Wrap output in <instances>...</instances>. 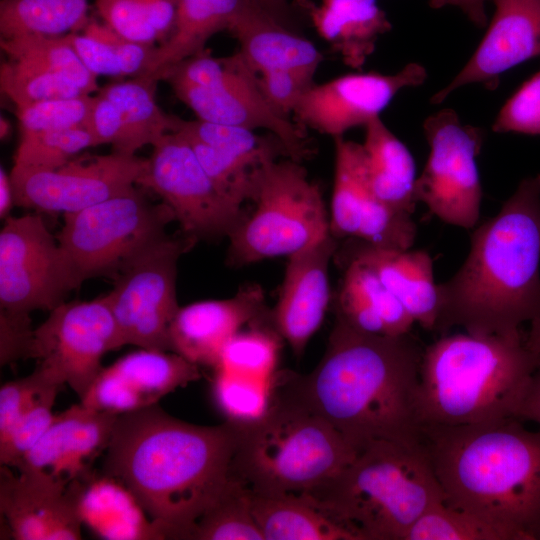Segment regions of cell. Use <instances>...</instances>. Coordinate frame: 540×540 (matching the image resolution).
<instances>
[{"mask_svg": "<svg viewBox=\"0 0 540 540\" xmlns=\"http://www.w3.org/2000/svg\"><path fill=\"white\" fill-rule=\"evenodd\" d=\"M330 232L289 256L280 295L269 312L272 328L301 356L319 329L330 301L329 264L339 248Z\"/></svg>", "mask_w": 540, "mask_h": 540, "instance_id": "22", "label": "cell"}, {"mask_svg": "<svg viewBox=\"0 0 540 540\" xmlns=\"http://www.w3.org/2000/svg\"><path fill=\"white\" fill-rule=\"evenodd\" d=\"M79 509L87 523L107 539H165L157 523L144 516L145 511L133 495L118 481L103 474L82 481Z\"/></svg>", "mask_w": 540, "mask_h": 540, "instance_id": "31", "label": "cell"}, {"mask_svg": "<svg viewBox=\"0 0 540 540\" xmlns=\"http://www.w3.org/2000/svg\"><path fill=\"white\" fill-rule=\"evenodd\" d=\"M87 128L97 145L110 144L113 151L133 155L139 150L118 107L106 96H94Z\"/></svg>", "mask_w": 540, "mask_h": 540, "instance_id": "49", "label": "cell"}, {"mask_svg": "<svg viewBox=\"0 0 540 540\" xmlns=\"http://www.w3.org/2000/svg\"><path fill=\"white\" fill-rule=\"evenodd\" d=\"M515 418L533 422L540 428V364L531 376Z\"/></svg>", "mask_w": 540, "mask_h": 540, "instance_id": "53", "label": "cell"}, {"mask_svg": "<svg viewBox=\"0 0 540 540\" xmlns=\"http://www.w3.org/2000/svg\"><path fill=\"white\" fill-rule=\"evenodd\" d=\"M33 332L29 314L0 310L1 365L30 359Z\"/></svg>", "mask_w": 540, "mask_h": 540, "instance_id": "51", "label": "cell"}, {"mask_svg": "<svg viewBox=\"0 0 540 540\" xmlns=\"http://www.w3.org/2000/svg\"><path fill=\"white\" fill-rule=\"evenodd\" d=\"M339 260L356 259L369 266L422 328L434 331L439 314L433 260L425 250L380 248L348 238Z\"/></svg>", "mask_w": 540, "mask_h": 540, "instance_id": "25", "label": "cell"}, {"mask_svg": "<svg viewBox=\"0 0 540 540\" xmlns=\"http://www.w3.org/2000/svg\"><path fill=\"white\" fill-rule=\"evenodd\" d=\"M184 137L200 141L224 153L261 166L279 154L283 147L258 136L254 130L240 126L212 123L201 119L181 121L178 131Z\"/></svg>", "mask_w": 540, "mask_h": 540, "instance_id": "41", "label": "cell"}, {"mask_svg": "<svg viewBox=\"0 0 540 540\" xmlns=\"http://www.w3.org/2000/svg\"><path fill=\"white\" fill-rule=\"evenodd\" d=\"M0 46L8 59L26 62L56 73L73 82L86 94L98 92L100 89L97 76L82 63L65 35L0 38Z\"/></svg>", "mask_w": 540, "mask_h": 540, "instance_id": "36", "label": "cell"}, {"mask_svg": "<svg viewBox=\"0 0 540 540\" xmlns=\"http://www.w3.org/2000/svg\"><path fill=\"white\" fill-rule=\"evenodd\" d=\"M229 31L239 42V54L257 75L271 70L316 73L323 55L310 40L296 34L250 0Z\"/></svg>", "mask_w": 540, "mask_h": 540, "instance_id": "26", "label": "cell"}, {"mask_svg": "<svg viewBox=\"0 0 540 540\" xmlns=\"http://www.w3.org/2000/svg\"><path fill=\"white\" fill-rule=\"evenodd\" d=\"M117 417L81 402L54 414L47 430L16 469L66 486L91 477L92 465L107 449Z\"/></svg>", "mask_w": 540, "mask_h": 540, "instance_id": "21", "label": "cell"}, {"mask_svg": "<svg viewBox=\"0 0 540 540\" xmlns=\"http://www.w3.org/2000/svg\"><path fill=\"white\" fill-rule=\"evenodd\" d=\"M423 129L430 153L416 179L417 202L444 223L474 228L482 200L476 157L483 145V130L463 124L450 108L429 116Z\"/></svg>", "mask_w": 540, "mask_h": 540, "instance_id": "13", "label": "cell"}, {"mask_svg": "<svg viewBox=\"0 0 540 540\" xmlns=\"http://www.w3.org/2000/svg\"><path fill=\"white\" fill-rule=\"evenodd\" d=\"M123 345L104 296L64 302L33 332L30 359L50 371L79 397L86 396L102 370V358Z\"/></svg>", "mask_w": 540, "mask_h": 540, "instance_id": "15", "label": "cell"}, {"mask_svg": "<svg viewBox=\"0 0 540 540\" xmlns=\"http://www.w3.org/2000/svg\"><path fill=\"white\" fill-rule=\"evenodd\" d=\"M250 0H177L170 36L154 49L143 76L158 81L170 68L205 50L207 41L229 30Z\"/></svg>", "mask_w": 540, "mask_h": 540, "instance_id": "29", "label": "cell"}, {"mask_svg": "<svg viewBox=\"0 0 540 540\" xmlns=\"http://www.w3.org/2000/svg\"><path fill=\"white\" fill-rule=\"evenodd\" d=\"M198 119L251 130L265 129L297 161L309 155L304 135L266 100L258 76L239 52L224 58L206 50L180 62L161 77Z\"/></svg>", "mask_w": 540, "mask_h": 540, "instance_id": "9", "label": "cell"}, {"mask_svg": "<svg viewBox=\"0 0 540 540\" xmlns=\"http://www.w3.org/2000/svg\"><path fill=\"white\" fill-rule=\"evenodd\" d=\"M251 508L264 540H356L300 494L251 492Z\"/></svg>", "mask_w": 540, "mask_h": 540, "instance_id": "32", "label": "cell"}, {"mask_svg": "<svg viewBox=\"0 0 540 540\" xmlns=\"http://www.w3.org/2000/svg\"><path fill=\"white\" fill-rule=\"evenodd\" d=\"M197 240L183 232L165 233L118 271L105 295L123 345L171 351L169 328L180 306L176 297L177 263Z\"/></svg>", "mask_w": 540, "mask_h": 540, "instance_id": "11", "label": "cell"}, {"mask_svg": "<svg viewBox=\"0 0 540 540\" xmlns=\"http://www.w3.org/2000/svg\"><path fill=\"white\" fill-rule=\"evenodd\" d=\"M357 453L329 422L272 386L266 412L238 424L230 473L255 494H302L334 477Z\"/></svg>", "mask_w": 540, "mask_h": 540, "instance_id": "7", "label": "cell"}, {"mask_svg": "<svg viewBox=\"0 0 540 540\" xmlns=\"http://www.w3.org/2000/svg\"><path fill=\"white\" fill-rule=\"evenodd\" d=\"M94 146L97 142L87 127L20 135L12 168L53 170Z\"/></svg>", "mask_w": 540, "mask_h": 540, "instance_id": "39", "label": "cell"}, {"mask_svg": "<svg viewBox=\"0 0 540 540\" xmlns=\"http://www.w3.org/2000/svg\"><path fill=\"white\" fill-rule=\"evenodd\" d=\"M438 292L434 331L442 334L454 326L477 336L513 334L540 318V174L522 180L474 230L465 262Z\"/></svg>", "mask_w": 540, "mask_h": 540, "instance_id": "3", "label": "cell"}, {"mask_svg": "<svg viewBox=\"0 0 540 540\" xmlns=\"http://www.w3.org/2000/svg\"><path fill=\"white\" fill-rule=\"evenodd\" d=\"M158 80L138 76L99 89L120 110L138 149L154 145L163 136L177 132L182 119L165 113L155 100Z\"/></svg>", "mask_w": 540, "mask_h": 540, "instance_id": "35", "label": "cell"}, {"mask_svg": "<svg viewBox=\"0 0 540 540\" xmlns=\"http://www.w3.org/2000/svg\"><path fill=\"white\" fill-rule=\"evenodd\" d=\"M65 37L96 76H142L156 47L127 40L95 20H89L82 33L73 32Z\"/></svg>", "mask_w": 540, "mask_h": 540, "instance_id": "33", "label": "cell"}, {"mask_svg": "<svg viewBox=\"0 0 540 540\" xmlns=\"http://www.w3.org/2000/svg\"><path fill=\"white\" fill-rule=\"evenodd\" d=\"M212 393L226 420L245 424L260 418L271 400L272 380L214 369Z\"/></svg>", "mask_w": 540, "mask_h": 540, "instance_id": "42", "label": "cell"}, {"mask_svg": "<svg viewBox=\"0 0 540 540\" xmlns=\"http://www.w3.org/2000/svg\"><path fill=\"white\" fill-rule=\"evenodd\" d=\"M426 69L409 63L395 74L351 73L314 84L302 96L293 114L302 126L333 138L366 126L402 89L423 84Z\"/></svg>", "mask_w": 540, "mask_h": 540, "instance_id": "18", "label": "cell"}, {"mask_svg": "<svg viewBox=\"0 0 540 540\" xmlns=\"http://www.w3.org/2000/svg\"><path fill=\"white\" fill-rule=\"evenodd\" d=\"M255 209L228 236L227 262L241 267L291 256L330 232L322 193L300 161L270 159L255 172Z\"/></svg>", "mask_w": 540, "mask_h": 540, "instance_id": "8", "label": "cell"}, {"mask_svg": "<svg viewBox=\"0 0 540 540\" xmlns=\"http://www.w3.org/2000/svg\"><path fill=\"white\" fill-rule=\"evenodd\" d=\"M88 0H1V38L23 35L59 37L83 30Z\"/></svg>", "mask_w": 540, "mask_h": 540, "instance_id": "34", "label": "cell"}, {"mask_svg": "<svg viewBox=\"0 0 540 540\" xmlns=\"http://www.w3.org/2000/svg\"><path fill=\"white\" fill-rule=\"evenodd\" d=\"M314 74L297 70H271L258 76L266 100L279 113L288 117L306 91L313 86Z\"/></svg>", "mask_w": 540, "mask_h": 540, "instance_id": "50", "label": "cell"}, {"mask_svg": "<svg viewBox=\"0 0 540 540\" xmlns=\"http://www.w3.org/2000/svg\"><path fill=\"white\" fill-rule=\"evenodd\" d=\"M192 540H264L251 508V490L230 479L219 499L197 520Z\"/></svg>", "mask_w": 540, "mask_h": 540, "instance_id": "37", "label": "cell"}, {"mask_svg": "<svg viewBox=\"0 0 540 540\" xmlns=\"http://www.w3.org/2000/svg\"><path fill=\"white\" fill-rule=\"evenodd\" d=\"M280 336L268 324L238 332L225 345L214 369L272 380L276 373Z\"/></svg>", "mask_w": 540, "mask_h": 540, "instance_id": "38", "label": "cell"}, {"mask_svg": "<svg viewBox=\"0 0 540 540\" xmlns=\"http://www.w3.org/2000/svg\"><path fill=\"white\" fill-rule=\"evenodd\" d=\"M364 128L362 145L372 192L389 207L413 214L417 203L413 156L380 117L371 120Z\"/></svg>", "mask_w": 540, "mask_h": 540, "instance_id": "30", "label": "cell"}, {"mask_svg": "<svg viewBox=\"0 0 540 540\" xmlns=\"http://www.w3.org/2000/svg\"><path fill=\"white\" fill-rule=\"evenodd\" d=\"M152 147L139 185L171 208L181 232L197 241L228 237L246 218L242 205L213 182L180 133L166 134Z\"/></svg>", "mask_w": 540, "mask_h": 540, "instance_id": "14", "label": "cell"}, {"mask_svg": "<svg viewBox=\"0 0 540 540\" xmlns=\"http://www.w3.org/2000/svg\"><path fill=\"white\" fill-rule=\"evenodd\" d=\"M335 170L330 206V233L389 249H410L417 226L412 214L381 202L372 192L363 145L334 138Z\"/></svg>", "mask_w": 540, "mask_h": 540, "instance_id": "17", "label": "cell"}, {"mask_svg": "<svg viewBox=\"0 0 540 540\" xmlns=\"http://www.w3.org/2000/svg\"><path fill=\"white\" fill-rule=\"evenodd\" d=\"M344 276L336 300V319L351 328L375 335L410 333L415 323L377 274L356 259H341Z\"/></svg>", "mask_w": 540, "mask_h": 540, "instance_id": "27", "label": "cell"}, {"mask_svg": "<svg viewBox=\"0 0 540 540\" xmlns=\"http://www.w3.org/2000/svg\"><path fill=\"white\" fill-rule=\"evenodd\" d=\"M356 540H404L410 527L443 502L419 443L377 441L334 477L302 493Z\"/></svg>", "mask_w": 540, "mask_h": 540, "instance_id": "6", "label": "cell"}, {"mask_svg": "<svg viewBox=\"0 0 540 540\" xmlns=\"http://www.w3.org/2000/svg\"><path fill=\"white\" fill-rule=\"evenodd\" d=\"M95 6L104 24L121 37L154 46L160 42L138 0H95Z\"/></svg>", "mask_w": 540, "mask_h": 540, "instance_id": "48", "label": "cell"}, {"mask_svg": "<svg viewBox=\"0 0 540 540\" xmlns=\"http://www.w3.org/2000/svg\"><path fill=\"white\" fill-rule=\"evenodd\" d=\"M422 354L410 333L375 335L336 319L317 366L307 375L276 371L272 385L329 422L357 451L377 441L418 445Z\"/></svg>", "mask_w": 540, "mask_h": 540, "instance_id": "1", "label": "cell"}, {"mask_svg": "<svg viewBox=\"0 0 540 540\" xmlns=\"http://www.w3.org/2000/svg\"><path fill=\"white\" fill-rule=\"evenodd\" d=\"M148 164V158L112 151L77 155L53 170L12 168L15 206L63 215L77 212L139 185Z\"/></svg>", "mask_w": 540, "mask_h": 540, "instance_id": "16", "label": "cell"}, {"mask_svg": "<svg viewBox=\"0 0 540 540\" xmlns=\"http://www.w3.org/2000/svg\"><path fill=\"white\" fill-rule=\"evenodd\" d=\"M238 424L203 426L159 405L119 414L102 474L121 483L165 539H190L231 479Z\"/></svg>", "mask_w": 540, "mask_h": 540, "instance_id": "2", "label": "cell"}, {"mask_svg": "<svg viewBox=\"0 0 540 540\" xmlns=\"http://www.w3.org/2000/svg\"><path fill=\"white\" fill-rule=\"evenodd\" d=\"M15 206L13 186L10 174L3 167L0 169V216L6 219Z\"/></svg>", "mask_w": 540, "mask_h": 540, "instance_id": "55", "label": "cell"}, {"mask_svg": "<svg viewBox=\"0 0 540 540\" xmlns=\"http://www.w3.org/2000/svg\"><path fill=\"white\" fill-rule=\"evenodd\" d=\"M200 376L198 365L175 352L140 348L103 367L80 402L119 415L157 404Z\"/></svg>", "mask_w": 540, "mask_h": 540, "instance_id": "20", "label": "cell"}, {"mask_svg": "<svg viewBox=\"0 0 540 540\" xmlns=\"http://www.w3.org/2000/svg\"><path fill=\"white\" fill-rule=\"evenodd\" d=\"M81 480L66 486L38 474L16 476L0 466V511L16 540H78Z\"/></svg>", "mask_w": 540, "mask_h": 540, "instance_id": "19", "label": "cell"}, {"mask_svg": "<svg viewBox=\"0 0 540 540\" xmlns=\"http://www.w3.org/2000/svg\"><path fill=\"white\" fill-rule=\"evenodd\" d=\"M525 341L532 351L540 354V318L530 322V329L525 335Z\"/></svg>", "mask_w": 540, "mask_h": 540, "instance_id": "57", "label": "cell"}, {"mask_svg": "<svg viewBox=\"0 0 540 540\" xmlns=\"http://www.w3.org/2000/svg\"><path fill=\"white\" fill-rule=\"evenodd\" d=\"M63 217L56 238L83 282L101 276L114 279L130 258L175 221L167 204L151 202L136 186Z\"/></svg>", "mask_w": 540, "mask_h": 540, "instance_id": "10", "label": "cell"}, {"mask_svg": "<svg viewBox=\"0 0 540 540\" xmlns=\"http://www.w3.org/2000/svg\"><path fill=\"white\" fill-rule=\"evenodd\" d=\"M150 25L158 33L160 44L171 34L177 13V0H138Z\"/></svg>", "mask_w": 540, "mask_h": 540, "instance_id": "52", "label": "cell"}, {"mask_svg": "<svg viewBox=\"0 0 540 540\" xmlns=\"http://www.w3.org/2000/svg\"><path fill=\"white\" fill-rule=\"evenodd\" d=\"M0 87L16 108L86 94L56 73L12 59L1 64Z\"/></svg>", "mask_w": 540, "mask_h": 540, "instance_id": "40", "label": "cell"}, {"mask_svg": "<svg viewBox=\"0 0 540 540\" xmlns=\"http://www.w3.org/2000/svg\"><path fill=\"white\" fill-rule=\"evenodd\" d=\"M515 417L472 425H421L423 447L445 505L510 540L540 539V430Z\"/></svg>", "mask_w": 540, "mask_h": 540, "instance_id": "4", "label": "cell"}, {"mask_svg": "<svg viewBox=\"0 0 540 540\" xmlns=\"http://www.w3.org/2000/svg\"><path fill=\"white\" fill-rule=\"evenodd\" d=\"M495 11L485 36L461 71L438 91L439 104L456 89L479 83L494 90L502 73L540 56V0H493Z\"/></svg>", "mask_w": 540, "mask_h": 540, "instance_id": "23", "label": "cell"}, {"mask_svg": "<svg viewBox=\"0 0 540 540\" xmlns=\"http://www.w3.org/2000/svg\"><path fill=\"white\" fill-rule=\"evenodd\" d=\"M268 321L262 287L246 285L231 298L180 307L169 328L171 351L195 365L214 368L243 325Z\"/></svg>", "mask_w": 540, "mask_h": 540, "instance_id": "24", "label": "cell"}, {"mask_svg": "<svg viewBox=\"0 0 540 540\" xmlns=\"http://www.w3.org/2000/svg\"><path fill=\"white\" fill-rule=\"evenodd\" d=\"M492 130L497 133L540 135V71L525 81L507 100Z\"/></svg>", "mask_w": 540, "mask_h": 540, "instance_id": "47", "label": "cell"}, {"mask_svg": "<svg viewBox=\"0 0 540 540\" xmlns=\"http://www.w3.org/2000/svg\"><path fill=\"white\" fill-rule=\"evenodd\" d=\"M62 386L57 381L50 382L29 402L8 435L0 440L1 465L16 468L41 438L54 417L52 408Z\"/></svg>", "mask_w": 540, "mask_h": 540, "instance_id": "44", "label": "cell"}, {"mask_svg": "<svg viewBox=\"0 0 540 540\" xmlns=\"http://www.w3.org/2000/svg\"><path fill=\"white\" fill-rule=\"evenodd\" d=\"M265 10L286 25L287 2L286 0H256Z\"/></svg>", "mask_w": 540, "mask_h": 540, "instance_id": "56", "label": "cell"}, {"mask_svg": "<svg viewBox=\"0 0 540 540\" xmlns=\"http://www.w3.org/2000/svg\"><path fill=\"white\" fill-rule=\"evenodd\" d=\"M9 131H10V125H9V122L1 117V120H0V135H1V139H4L7 137V135L9 134Z\"/></svg>", "mask_w": 540, "mask_h": 540, "instance_id": "58", "label": "cell"}, {"mask_svg": "<svg viewBox=\"0 0 540 540\" xmlns=\"http://www.w3.org/2000/svg\"><path fill=\"white\" fill-rule=\"evenodd\" d=\"M302 4L317 33L352 68L364 65L379 36L392 27L376 0H322L318 6L306 0Z\"/></svg>", "mask_w": 540, "mask_h": 540, "instance_id": "28", "label": "cell"}, {"mask_svg": "<svg viewBox=\"0 0 540 540\" xmlns=\"http://www.w3.org/2000/svg\"><path fill=\"white\" fill-rule=\"evenodd\" d=\"M540 354L522 332L442 335L423 350L417 392L421 425L461 426L515 417Z\"/></svg>", "mask_w": 540, "mask_h": 540, "instance_id": "5", "label": "cell"}, {"mask_svg": "<svg viewBox=\"0 0 540 540\" xmlns=\"http://www.w3.org/2000/svg\"><path fill=\"white\" fill-rule=\"evenodd\" d=\"M404 540H510L506 532L441 502L427 510Z\"/></svg>", "mask_w": 540, "mask_h": 540, "instance_id": "43", "label": "cell"}, {"mask_svg": "<svg viewBox=\"0 0 540 540\" xmlns=\"http://www.w3.org/2000/svg\"><path fill=\"white\" fill-rule=\"evenodd\" d=\"M93 101L84 94L16 108L20 135L87 127Z\"/></svg>", "mask_w": 540, "mask_h": 540, "instance_id": "45", "label": "cell"}, {"mask_svg": "<svg viewBox=\"0 0 540 540\" xmlns=\"http://www.w3.org/2000/svg\"><path fill=\"white\" fill-rule=\"evenodd\" d=\"M487 0H430L432 8H442L444 6L458 7L467 17L478 27H485L487 16L485 13V3Z\"/></svg>", "mask_w": 540, "mask_h": 540, "instance_id": "54", "label": "cell"}, {"mask_svg": "<svg viewBox=\"0 0 540 540\" xmlns=\"http://www.w3.org/2000/svg\"><path fill=\"white\" fill-rule=\"evenodd\" d=\"M184 138L192 147L206 173L225 194L240 205L251 199L254 174L260 166L200 141Z\"/></svg>", "mask_w": 540, "mask_h": 540, "instance_id": "46", "label": "cell"}, {"mask_svg": "<svg viewBox=\"0 0 540 540\" xmlns=\"http://www.w3.org/2000/svg\"><path fill=\"white\" fill-rule=\"evenodd\" d=\"M82 283L40 215H10L4 219L0 232L1 310L50 312Z\"/></svg>", "mask_w": 540, "mask_h": 540, "instance_id": "12", "label": "cell"}]
</instances>
